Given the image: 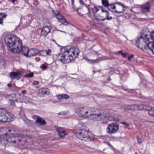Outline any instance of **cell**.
<instances>
[{
	"label": "cell",
	"instance_id": "ffe728a7",
	"mask_svg": "<svg viewBox=\"0 0 154 154\" xmlns=\"http://www.w3.org/2000/svg\"><path fill=\"white\" fill-rule=\"evenodd\" d=\"M57 131L58 133L59 136L60 138H63L67 134L62 129H59V128L57 129Z\"/></svg>",
	"mask_w": 154,
	"mask_h": 154
},
{
	"label": "cell",
	"instance_id": "d4e9b609",
	"mask_svg": "<svg viewBox=\"0 0 154 154\" xmlns=\"http://www.w3.org/2000/svg\"><path fill=\"white\" fill-rule=\"evenodd\" d=\"M102 3L103 6L105 7H108L109 5L108 0H102Z\"/></svg>",
	"mask_w": 154,
	"mask_h": 154
},
{
	"label": "cell",
	"instance_id": "5bb4252c",
	"mask_svg": "<svg viewBox=\"0 0 154 154\" xmlns=\"http://www.w3.org/2000/svg\"><path fill=\"white\" fill-rule=\"evenodd\" d=\"M54 13L55 14L56 17L57 18L58 21L60 22H61L63 25H69L68 22L67 21L66 19L61 14H60L58 12L56 11V12H54Z\"/></svg>",
	"mask_w": 154,
	"mask_h": 154
},
{
	"label": "cell",
	"instance_id": "8fae6325",
	"mask_svg": "<svg viewBox=\"0 0 154 154\" xmlns=\"http://www.w3.org/2000/svg\"><path fill=\"white\" fill-rule=\"evenodd\" d=\"M17 130L10 127H3L0 128V136L6 135L7 134L15 133Z\"/></svg>",
	"mask_w": 154,
	"mask_h": 154
},
{
	"label": "cell",
	"instance_id": "44dd1931",
	"mask_svg": "<svg viewBox=\"0 0 154 154\" xmlns=\"http://www.w3.org/2000/svg\"><path fill=\"white\" fill-rule=\"evenodd\" d=\"M21 73L20 72H13L11 73V77L12 79H16L19 78L21 76Z\"/></svg>",
	"mask_w": 154,
	"mask_h": 154
},
{
	"label": "cell",
	"instance_id": "cb8c5ba5",
	"mask_svg": "<svg viewBox=\"0 0 154 154\" xmlns=\"http://www.w3.org/2000/svg\"><path fill=\"white\" fill-rule=\"evenodd\" d=\"M147 47L149 48V49L150 50V51L152 52L153 53H154V44H153V42H149L147 44Z\"/></svg>",
	"mask_w": 154,
	"mask_h": 154
},
{
	"label": "cell",
	"instance_id": "30bf717a",
	"mask_svg": "<svg viewBox=\"0 0 154 154\" xmlns=\"http://www.w3.org/2000/svg\"><path fill=\"white\" fill-rule=\"evenodd\" d=\"M126 108L129 110H146L149 111L152 108V107L148 105H132L131 106H127L126 107Z\"/></svg>",
	"mask_w": 154,
	"mask_h": 154
},
{
	"label": "cell",
	"instance_id": "6da1fadb",
	"mask_svg": "<svg viewBox=\"0 0 154 154\" xmlns=\"http://www.w3.org/2000/svg\"><path fill=\"white\" fill-rule=\"evenodd\" d=\"M76 113L79 116L95 120H103L108 117L107 113L94 108H78L76 109Z\"/></svg>",
	"mask_w": 154,
	"mask_h": 154
},
{
	"label": "cell",
	"instance_id": "f1b7e54d",
	"mask_svg": "<svg viewBox=\"0 0 154 154\" xmlns=\"http://www.w3.org/2000/svg\"><path fill=\"white\" fill-rule=\"evenodd\" d=\"M34 76V74L33 73H31L29 74L26 75L25 76V77H32L33 76Z\"/></svg>",
	"mask_w": 154,
	"mask_h": 154
},
{
	"label": "cell",
	"instance_id": "484cf974",
	"mask_svg": "<svg viewBox=\"0 0 154 154\" xmlns=\"http://www.w3.org/2000/svg\"><path fill=\"white\" fill-rule=\"evenodd\" d=\"M142 11L144 13H147L150 11V6H146V7H143L142 9Z\"/></svg>",
	"mask_w": 154,
	"mask_h": 154
},
{
	"label": "cell",
	"instance_id": "4dcf8cb0",
	"mask_svg": "<svg viewBox=\"0 0 154 154\" xmlns=\"http://www.w3.org/2000/svg\"><path fill=\"white\" fill-rule=\"evenodd\" d=\"M137 140H138V142H139V143H141V142H142V141H141V139L140 138V139H139V138H138V136H137Z\"/></svg>",
	"mask_w": 154,
	"mask_h": 154
},
{
	"label": "cell",
	"instance_id": "e0dca14e",
	"mask_svg": "<svg viewBox=\"0 0 154 154\" xmlns=\"http://www.w3.org/2000/svg\"><path fill=\"white\" fill-rule=\"evenodd\" d=\"M33 118H34L36 123H38L39 125H44L46 124V122L44 120L42 117H40L38 116L34 115L33 117Z\"/></svg>",
	"mask_w": 154,
	"mask_h": 154
},
{
	"label": "cell",
	"instance_id": "3957f363",
	"mask_svg": "<svg viewBox=\"0 0 154 154\" xmlns=\"http://www.w3.org/2000/svg\"><path fill=\"white\" fill-rule=\"evenodd\" d=\"M5 42L10 51L15 54L21 53L23 45L21 40L13 34H8L5 38Z\"/></svg>",
	"mask_w": 154,
	"mask_h": 154
},
{
	"label": "cell",
	"instance_id": "9a60e30c",
	"mask_svg": "<svg viewBox=\"0 0 154 154\" xmlns=\"http://www.w3.org/2000/svg\"><path fill=\"white\" fill-rule=\"evenodd\" d=\"M72 3L74 9L76 10L81 9L84 6V4L81 0H72Z\"/></svg>",
	"mask_w": 154,
	"mask_h": 154
},
{
	"label": "cell",
	"instance_id": "7a4b0ae2",
	"mask_svg": "<svg viewBox=\"0 0 154 154\" xmlns=\"http://www.w3.org/2000/svg\"><path fill=\"white\" fill-rule=\"evenodd\" d=\"M1 136L0 137V143L5 145L22 147L26 145L28 143V139L26 136L15 133L7 134Z\"/></svg>",
	"mask_w": 154,
	"mask_h": 154
},
{
	"label": "cell",
	"instance_id": "1f68e13d",
	"mask_svg": "<svg viewBox=\"0 0 154 154\" xmlns=\"http://www.w3.org/2000/svg\"><path fill=\"white\" fill-rule=\"evenodd\" d=\"M34 84H35V85H37V84H39V82L34 81Z\"/></svg>",
	"mask_w": 154,
	"mask_h": 154
},
{
	"label": "cell",
	"instance_id": "7402d4cb",
	"mask_svg": "<svg viewBox=\"0 0 154 154\" xmlns=\"http://www.w3.org/2000/svg\"><path fill=\"white\" fill-rule=\"evenodd\" d=\"M29 49L26 46H24L22 48V50H21V53L23 54L25 56H27L28 55V53H29Z\"/></svg>",
	"mask_w": 154,
	"mask_h": 154
},
{
	"label": "cell",
	"instance_id": "83f0119b",
	"mask_svg": "<svg viewBox=\"0 0 154 154\" xmlns=\"http://www.w3.org/2000/svg\"><path fill=\"white\" fill-rule=\"evenodd\" d=\"M6 16V15L4 14H0V23L2 22L3 18Z\"/></svg>",
	"mask_w": 154,
	"mask_h": 154
},
{
	"label": "cell",
	"instance_id": "4fadbf2b",
	"mask_svg": "<svg viewBox=\"0 0 154 154\" xmlns=\"http://www.w3.org/2000/svg\"><path fill=\"white\" fill-rule=\"evenodd\" d=\"M118 129H119L118 124L114 122L109 124L107 129V131L109 134H113L116 132L118 131Z\"/></svg>",
	"mask_w": 154,
	"mask_h": 154
},
{
	"label": "cell",
	"instance_id": "ac0fdd59",
	"mask_svg": "<svg viewBox=\"0 0 154 154\" xmlns=\"http://www.w3.org/2000/svg\"><path fill=\"white\" fill-rule=\"evenodd\" d=\"M40 51L37 49H32L29 50V53H28L27 56L29 57H32L35 56L36 55L40 53Z\"/></svg>",
	"mask_w": 154,
	"mask_h": 154
},
{
	"label": "cell",
	"instance_id": "2e32d148",
	"mask_svg": "<svg viewBox=\"0 0 154 154\" xmlns=\"http://www.w3.org/2000/svg\"><path fill=\"white\" fill-rule=\"evenodd\" d=\"M49 89L48 88H42L39 91V96L40 97H44L48 96L49 94Z\"/></svg>",
	"mask_w": 154,
	"mask_h": 154
},
{
	"label": "cell",
	"instance_id": "277c9868",
	"mask_svg": "<svg viewBox=\"0 0 154 154\" xmlns=\"http://www.w3.org/2000/svg\"><path fill=\"white\" fill-rule=\"evenodd\" d=\"M75 134L78 139L84 141H89L93 139L94 135L86 126L78 124L74 129Z\"/></svg>",
	"mask_w": 154,
	"mask_h": 154
},
{
	"label": "cell",
	"instance_id": "d6a6232c",
	"mask_svg": "<svg viewBox=\"0 0 154 154\" xmlns=\"http://www.w3.org/2000/svg\"><path fill=\"white\" fill-rule=\"evenodd\" d=\"M16 1V0H12V1L14 2V1Z\"/></svg>",
	"mask_w": 154,
	"mask_h": 154
},
{
	"label": "cell",
	"instance_id": "5b68a950",
	"mask_svg": "<svg viewBox=\"0 0 154 154\" xmlns=\"http://www.w3.org/2000/svg\"><path fill=\"white\" fill-rule=\"evenodd\" d=\"M79 53L77 48H72L65 52L61 57L60 60L64 64H68L76 59Z\"/></svg>",
	"mask_w": 154,
	"mask_h": 154
},
{
	"label": "cell",
	"instance_id": "4316f807",
	"mask_svg": "<svg viewBox=\"0 0 154 154\" xmlns=\"http://www.w3.org/2000/svg\"><path fill=\"white\" fill-rule=\"evenodd\" d=\"M149 114L152 117L154 116V109L153 107L149 111Z\"/></svg>",
	"mask_w": 154,
	"mask_h": 154
},
{
	"label": "cell",
	"instance_id": "8992f818",
	"mask_svg": "<svg viewBox=\"0 0 154 154\" xmlns=\"http://www.w3.org/2000/svg\"><path fill=\"white\" fill-rule=\"evenodd\" d=\"M94 16L98 20H104L108 19L109 13L107 11L103 8L101 6H95L93 9Z\"/></svg>",
	"mask_w": 154,
	"mask_h": 154
},
{
	"label": "cell",
	"instance_id": "7c38bea8",
	"mask_svg": "<svg viewBox=\"0 0 154 154\" xmlns=\"http://www.w3.org/2000/svg\"><path fill=\"white\" fill-rule=\"evenodd\" d=\"M146 38H144V37H140L136 41V46L143 50L145 49L147 46V42H146Z\"/></svg>",
	"mask_w": 154,
	"mask_h": 154
},
{
	"label": "cell",
	"instance_id": "9c48e42d",
	"mask_svg": "<svg viewBox=\"0 0 154 154\" xmlns=\"http://www.w3.org/2000/svg\"><path fill=\"white\" fill-rule=\"evenodd\" d=\"M108 8L110 11L113 13H121L125 11V8L123 5L117 2L109 5L108 6Z\"/></svg>",
	"mask_w": 154,
	"mask_h": 154
},
{
	"label": "cell",
	"instance_id": "603a6c76",
	"mask_svg": "<svg viewBox=\"0 0 154 154\" xmlns=\"http://www.w3.org/2000/svg\"><path fill=\"white\" fill-rule=\"evenodd\" d=\"M57 98L59 100H62V99H68V98H69V96L67 94H59L57 96Z\"/></svg>",
	"mask_w": 154,
	"mask_h": 154
},
{
	"label": "cell",
	"instance_id": "d6986e66",
	"mask_svg": "<svg viewBox=\"0 0 154 154\" xmlns=\"http://www.w3.org/2000/svg\"><path fill=\"white\" fill-rule=\"evenodd\" d=\"M50 31V30L49 27L47 26L43 27L42 30V32H41V36L43 37L47 36L49 33Z\"/></svg>",
	"mask_w": 154,
	"mask_h": 154
},
{
	"label": "cell",
	"instance_id": "f546056e",
	"mask_svg": "<svg viewBox=\"0 0 154 154\" xmlns=\"http://www.w3.org/2000/svg\"><path fill=\"white\" fill-rule=\"evenodd\" d=\"M150 38H151V39H152V40H154V31H152V32H151V33H150Z\"/></svg>",
	"mask_w": 154,
	"mask_h": 154
},
{
	"label": "cell",
	"instance_id": "ba28073f",
	"mask_svg": "<svg viewBox=\"0 0 154 154\" xmlns=\"http://www.w3.org/2000/svg\"><path fill=\"white\" fill-rule=\"evenodd\" d=\"M15 118V117L11 113L5 109L0 108V121L11 122L14 120Z\"/></svg>",
	"mask_w": 154,
	"mask_h": 154
},
{
	"label": "cell",
	"instance_id": "52a82bcc",
	"mask_svg": "<svg viewBox=\"0 0 154 154\" xmlns=\"http://www.w3.org/2000/svg\"><path fill=\"white\" fill-rule=\"evenodd\" d=\"M6 98L10 101H13L27 103L32 102V101L30 98L26 96H24L23 94H10L7 96Z\"/></svg>",
	"mask_w": 154,
	"mask_h": 154
}]
</instances>
